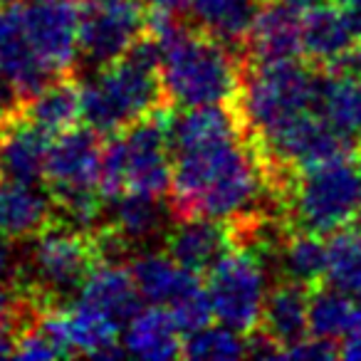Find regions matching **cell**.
<instances>
[{
  "label": "cell",
  "mask_w": 361,
  "mask_h": 361,
  "mask_svg": "<svg viewBox=\"0 0 361 361\" xmlns=\"http://www.w3.org/2000/svg\"><path fill=\"white\" fill-rule=\"evenodd\" d=\"M270 275L245 247H233L208 270V297L213 317L228 329L250 334L260 326Z\"/></svg>",
  "instance_id": "obj_8"
},
{
  "label": "cell",
  "mask_w": 361,
  "mask_h": 361,
  "mask_svg": "<svg viewBox=\"0 0 361 361\" xmlns=\"http://www.w3.org/2000/svg\"><path fill=\"white\" fill-rule=\"evenodd\" d=\"M169 198L176 218L238 221L257 211L285 213L265 164L245 134L173 154Z\"/></svg>",
  "instance_id": "obj_1"
},
{
  "label": "cell",
  "mask_w": 361,
  "mask_h": 361,
  "mask_svg": "<svg viewBox=\"0 0 361 361\" xmlns=\"http://www.w3.org/2000/svg\"><path fill=\"white\" fill-rule=\"evenodd\" d=\"M80 300L104 312L116 324H129L141 312V292L124 265H97L87 277Z\"/></svg>",
  "instance_id": "obj_20"
},
{
  "label": "cell",
  "mask_w": 361,
  "mask_h": 361,
  "mask_svg": "<svg viewBox=\"0 0 361 361\" xmlns=\"http://www.w3.org/2000/svg\"><path fill=\"white\" fill-rule=\"evenodd\" d=\"M339 11L346 18L356 40H361V0H339Z\"/></svg>",
  "instance_id": "obj_36"
},
{
  "label": "cell",
  "mask_w": 361,
  "mask_h": 361,
  "mask_svg": "<svg viewBox=\"0 0 361 361\" xmlns=\"http://www.w3.org/2000/svg\"><path fill=\"white\" fill-rule=\"evenodd\" d=\"M45 307L25 290L18 280H0V329L18 331L37 319Z\"/></svg>",
  "instance_id": "obj_29"
},
{
  "label": "cell",
  "mask_w": 361,
  "mask_h": 361,
  "mask_svg": "<svg viewBox=\"0 0 361 361\" xmlns=\"http://www.w3.org/2000/svg\"><path fill=\"white\" fill-rule=\"evenodd\" d=\"M270 0H191V16L198 27L245 57V45L257 13Z\"/></svg>",
  "instance_id": "obj_19"
},
{
  "label": "cell",
  "mask_w": 361,
  "mask_h": 361,
  "mask_svg": "<svg viewBox=\"0 0 361 361\" xmlns=\"http://www.w3.org/2000/svg\"><path fill=\"white\" fill-rule=\"evenodd\" d=\"M322 70L295 60H243L240 87L231 106L247 139H262L292 116L314 111Z\"/></svg>",
  "instance_id": "obj_4"
},
{
  "label": "cell",
  "mask_w": 361,
  "mask_h": 361,
  "mask_svg": "<svg viewBox=\"0 0 361 361\" xmlns=\"http://www.w3.org/2000/svg\"><path fill=\"white\" fill-rule=\"evenodd\" d=\"M23 114L40 126L45 134L60 136L77 126L80 116V80L75 75H62L37 92L23 104Z\"/></svg>",
  "instance_id": "obj_23"
},
{
  "label": "cell",
  "mask_w": 361,
  "mask_h": 361,
  "mask_svg": "<svg viewBox=\"0 0 361 361\" xmlns=\"http://www.w3.org/2000/svg\"><path fill=\"white\" fill-rule=\"evenodd\" d=\"M356 70H359V77H361V42L356 47Z\"/></svg>",
  "instance_id": "obj_39"
},
{
  "label": "cell",
  "mask_w": 361,
  "mask_h": 361,
  "mask_svg": "<svg viewBox=\"0 0 361 361\" xmlns=\"http://www.w3.org/2000/svg\"><path fill=\"white\" fill-rule=\"evenodd\" d=\"M149 13H159V16H173V18H186L191 13V0H141Z\"/></svg>",
  "instance_id": "obj_33"
},
{
  "label": "cell",
  "mask_w": 361,
  "mask_h": 361,
  "mask_svg": "<svg viewBox=\"0 0 361 361\" xmlns=\"http://www.w3.org/2000/svg\"><path fill=\"white\" fill-rule=\"evenodd\" d=\"M280 3H285L287 8H292V11H297V13H307V11H312V8L326 6L331 0H280Z\"/></svg>",
  "instance_id": "obj_37"
},
{
  "label": "cell",
  "mask_w": 361,
  "mask_h": 361,
  "mask_svg": "<svg viewBox=\"0 0 361 361\" xmlns=\"http://www.w3.org/2000/svg\"><path fill=\"white\" fill-rule=\"evenodd\" d=\"M356 45L359 40L339 8L326 3L307 11L302 18V55L310 60V65L329 70Z\"/></svg>",
  "instance_id": "obj_18"
},
{
  "label": "cell",
  "mask_w": 361,
  "mask_h": 361,
  "mask_svg": "<svg viewBox=\"0 0 361 361\" xmlns=\"http://www.w3.org/2000/svg\"><path fill=\"white\" fill-rule=\"evenodd\" d=\"M121 344H124L126 354L144 356V359H176L180 356L183 341H180V329L171 312L156 305L141 310L126 324Z\"/></svg>",
  "instance_id": "obj_24"
},
{
  "label": "cell",
  "mask_w": 361,
  "mask_h": 361,
  "mask_svg": "<svg viewBox=\"0 0 361 361\" xmlns=\"http://www.w3.org/2000/svg\"><path fill=\"white\" fill-rule=\"evenodd\" d=\"M129 270L141 297L151 305H169L198 280V275L183 270L166 250H149V247L131 257Z\"/></svg>",
  "instance_id": "obj_22"
},
{
  "label": "cell",
  "mask_w": 361,
  "mask_h": 361,
  "mask_svg": "<svg viewBox=\"0 0 361 361\" xmlns=\"http://www.w3.org/2000/svg\"><path fill=\"white\" fill-rule=\"evenodd\" d=\"M302 55V20L300 13L280 0L265 3L250 27L245 57L250 62H280Z\"/></svg>",
  "instance_id": "obj_16"
},
{
  "label": "cell",
  "mask_w": 361,
  "mask_h": 361,
  "mask_svg": "<svg viewBox=\"0 0 361 361\" xmlns=\"http://www.w3.org/2000/svg\"><path fill=\"white\" fill-rule=\"evenodd\" d=\"M55 223V203L47 188L20 180H0V233L13 243H27Z\"/></svg>",
  "instance_id": "obj_15"
},
{
  "label": "cell",
  "mask_w": 361,
  "mask_h": 361,
  "mask_svg": "<svg viewBox=\"0 0 361 361\" xmlns=\"http://www.w3.org/2000/svg\"><path fill=\"white\" fill-rule=\"evenodd\" d=\"M307 305H310V290L297 285V282L272 280V287H267L257 329H262L280 346L282 356L290 346L305 339L307 331H310Z\"/></svg>",
  "instance_id": "obj_17"
},
{
  "label": "cell",
  "mask_w": 361,
  "mask_h": 361,
  "mask_svg": "<svg viewBox=\"0 0 361 361\" xmlns=\"http://www.w3.org/2000/svg\"><path fill=\"white\" fill-rule=\"evenodd\" d=\"M161 80V45L151 30L109 65L80 82V116L99 136H114L136 119L169 106Z\"/></svg>",
  "instance_id": "obj_3"
},
{
  "label": "cell",
  "mask_w": 361,
  "mask_h": 361,
  "mask_svg": "<svg viewBox=\"0 0 361 361\" xmlns=\"http://www.w3.org/2000/svg\"><path fill=\"white\" fill-rule=\"evenodd\" d=\"M102 144L90 126H72L50 144L45 161V183L50 191L99 186Z\"/></svg>",
  "instance_id": "obj_12"
},
{
  "label": "cell",
  "mask_w": 361,
  "mask_h": 361,
  "mask_svg": "<svg viewBox=\"0 0 361 361\" xmlns=\"http://www.w3.org/2000/svg\"><path fill=\"white\" fill-rule=\"evenodd\" d=\"M341 356H346V359H361V297H359V305H356L354 326L346 334V339L341 341Z\"/></svg>",
  "instance_id": "obj_34"
},
{
  "label": "cell",
  "mask_w": 361,
  "mask_h": 361,
  "mask_svg": "<svg viewBox=\"0 0 361 361\" xmlns=\"http://www.w3.org/2000/svg\"><path fill=\"white\" fill-rule=\"evenodd\" d=\"M356 228H359V233H361V223H359V226H356Z\"/></svg>",
  "instance_id": "obj_40"
},
{
  "label": "cell",
  "mask_w": 361,
  "mask_h": 361,
  "mask_svg": "<svg viewBox=\"0 0 361 361\" xmlns=\"http://www.w3.org/2000/svg\"><path fill=\"white\" fill-rule=\"evenodd\" d=\"M235 247L231 221L218 218H176L164 235V250L193 275H208L226 252Z\"/></svg>",
  "instance_id": "obj_11"
},
{
  "label": "cell",
  "mask_w": 361,
  "mask_h": 361,
  "mask_svg": "<svg viewBox=\"0 0 361 361\" xmlns=\"http://www.w3.org/2000/svg\"><path fill=\"white\" fill-rule=\"evenodd\" d=\"M18 272V260L13 245L3 233H0V280H16Z\"/></svg>",
  "instance_id": "obj_35"
},
{
  "label": "cell",
  "mask_w": 361,
  "mask_h": 361,
  "mask_svg": "<svg viewBox=\"0 0 361 361\" xmlns=\"http://www.w3.org/2000/svg\"><path fill=\"white\" fill-rule=\"evenodd\" d=\"M146 27L149 11L141 0H82L77 67L99 70L119 60Z\"/></svg>",
  "instance_id": "obj_9"
},
{
  "label": "cell",
  "mask_w": 361,
  "mask_h": 361,
  "mask_svg": "<svg viewBox=\"0 0 361 361\" xmlns=\"http://www.w3.org/2000/svg\"><path fill=\"white\" fill-rule=\"evenodd\" d=\"M326 243V285L349 297H361V233L356 226L331 233Z\"/></svg>",
  "instance_id": "obj_27"
},
{
  "label": "cell",
  "mask_w": 361,
  "mask_h": 361,
  "mask_svg": "<svg viewBox=\"0 0 361 361\" xmlns=\"http://www.w3.org/2000/svg\"><path fill=\"white\" fill-rule=\"evenodd\" d=\"M27 243L30 247L25 257L18 260L16 280L45 310L70 305L99 265L92 233L75 231L57 221Z\"/></svg>",
  "instance_id": "obj_6"
},
{
  "label": "cell",
  "mask_w": 361,
  "mask_h": 361,
  "mask_svg": "<svg viewBox=\"0 0 361 361\" xmlns=\"http://www.w3.org/2000/svg\"><path fill=\"white\" fill-rule=\"evenodd\" d=\"M180 356L186 359H240L247 356L245 334L228 326H203L186 334Z\"/></svg>",
  "instance_id": "obj_28"
},
{
  "label": "cell",
  "mask_w": 361,
  "mask_h": 361,
  "mask_svg": "<svg viewBox=\"0 0 361 361\" xmlns=\"http://www.w3.org/2000/svg\"><path fill=\"white\" fill-rule=\"evenodd\" d=\"M3 356H16V334L0 329V359Z\"/></svg>",
  "instance_id": "obj_38"
},
{
  "label": "cell",
  "mask_w": 361,
  "mask_h": 361,
  "mask_svg": "<svg viewBox=\"0 0 361 361\" xmlns=\"http://www.w3.org/2000/svg\"><path fill=\"white\" fill-rule=\"evenodd\" d=\"M285 216L292 228L331 235L361 223V166L339 159L300 171L285 193Z\"/></svg>",
  "instance_id": "obj_7"
},
{
  "label": "cell",
  "mask_w": 361,
  "mask_h": 361,
  "mask_svg": "<svg viewBox=\"0 0 361 361\" xmlns=\"http://www.w3.org/2000/svg\"><path fill=\"white\" fill-rule=\"evenodd\" d=\"M161 45V80L171 106L228 104L240 87L243 57L186 18L149 13Z\"/></svg>",
  "instance_id": "obj_2"
},
{
  "label": "cell",
  "mask_w": 361,
  "mask_h": 361,
  "mask_svg": "<svg viewBox=\"0 0 361 361\" xmlns=\"http://www.w3.org/2000/svg\"><path fill=\"white\" fill-rule=\"evenodd\" d=\"M32 50L57 72L75 75L80 57V0H35L23 8Z\"/></svg>",
  "instance_id": "obj_10"
},
{
  "label": "cell",
  "mask_w": 361,
  "mask_h": 361,
  "mask_svg": "<svg viewBox=\"0 0 361 361\" xmlns=\"http://www.w3.org/2000/svg\"><path fill=\"white\" fill-rule=\"evenodd\" d=\"M171 104L136 119L102 146L99 191L109 201L119 193L171 196L173 154L169 144Z\"/></svg>",
  "instance_id": "obj_5"
},
{
  "label": "cell",
  "mask_w": 361,
  "mask_h": 361,
  "mask_svg": "<svg viewBox=\"0 0 361 361\" xmlns=\"http://www.w3.org/2000/svg\"><path fill=\"white\" fill-rule=\"evenodd\" d=\"M341 356V344L331 339H322V336H314L312 339H300L295 346L285 351V359H314V361H329Z\"/></svg>",
  "instance_id": "obj_31"
},
{
  "label": "cell",
  "mask_w": 361,
  "mask_h": 361,
  "mask_svg": "<svg viewBox=\"0 0 361 361\" xmlns=\"http://www.w3.org/2000/svg\"><path fill=\"white\" fill-rule=\"evenodd\" d=\"M23 104H25V102H23L20 92L16 90L11 77L0 70V121L23 114Z\"/></svg>",
  "instance_id": "obj_32"
},
{
  "label": "cell",
  "mask_w": 361,
  "mask_h": 361,
  "mask_svg": "<svg viewBox=\"0 0 361 361\" xmlns=\"http://www.w3.org/2000/svg\"><path fill=\"white\" fill-rule=\"evenodd\" d=\"M326 275V243L322 235L292 228L285 238L275 262V277L272 280H290L297 285L312 287L322 285Z\"/></svg>",
  "instance_id": "obj_25"
},
{
  "label": "cell",
  "mask_w": 361,
  "mask_h": 361,
  "mask_svg": "<svg viewBox=\"0 0 361 361\" xmlns=\"http://www.w3.org/2000/svg\"><path fill=\"white\" fill-rule=\"evenodd\" d=\"M104 221L116 228L139 252L146 250V245L154 240L164 243V235L169 233L176 216L169 196L126 191L106 201Z\"/></svg>",
  "instance_id": "obj_13"
},
{
  "label": "cell",
  "mask_w": 361,
  "mask_h": 361,
  "mask_svg": "<svg viewBox=\"0 0 361 361\" xmlns=\"http://www.w3.org/2000/svg\"><path fill=\"white\" fill-rule=\"evenodd\" d=\"M169 312L176 324H178L180 334H191L196 329H203V326L211 324V319H216L208 290L198 280L188 290L180 292L176 300L169 302Z\"/></svg>",
  "instance_id": "obj_30"
},
{
  "label": "cell",
  "mask_w": 361,
  "mask_h": 361,
  "mask_svg": "<svg viewBox=\"0 0 361 361\" xmlns=\"http://www.w3.org/2000/svg\"><path fill=\"white\" fill-rule=\"evenodd\" d=\"M50 139L25 114L0 121V176L20 183H40L45 178Z\"/></svg>",
  "instance_id": "obj_14"
},
{
  "label": "cell",
  "mask_w": 361,
  "mask_h": 361,
  "mask_svg": "<svg viewBox=\"0 0 361 361\" xmlns=\"http://www.w3.org/2000/svg\"><path fill=\"white\" fill-rule=\"evenodd\" d=\"M314 111L339 134L361 144V77L339 70H322Z\"/></svg>",
  "instance_id": "obj_21"
},
{
  "label": "cell",
  "mask_w": 361,
  "mask_h": 361,
  "mask_svg": "<svg viewBox=\"0 0 361 361\" xmlns=\"http://www.w3.org/2000/svg\"><path fill=\"white\" fill-rule=\"evenodd\" d=\"M307 319L310 331L322 339L344 341L356 319V305L349 295L339 292L336 287L317 285L310 290V305H307Z\"/></svg>",
  "instance_id": "obj_26"
},
{
  "label": "cell",
  "mask_w": 361,
  "mask_h": 361,
  "mask_svg": "<svg viewBox=\"0 0 361 361\" xmlns=\"http://www.w3.org/2000/svg\"><path fill=\"white\" fill-rule=\"evenodd\" d=\"M0 178H3V176H0Z\"/></svg>",
  "instance_id": "obj_41"
}]
</instances>
